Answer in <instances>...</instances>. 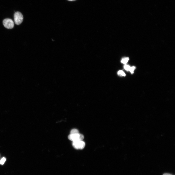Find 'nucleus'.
I'll return each mask as SVG.
<instances>
[{
  "label": "nucleus",
  "instance_id": "9",
  "mask_svg": "<svg viewBox=\"0 0 175 175\" xmlns=\"http://www.w3.org/2000/svg\"><path fill=\"white\" fill-rule=\"evenodd\" d=\"M136 67L134 66L131 67L129 71H130L131 73L132 74L133 73Z\"/></svg>",
  "mask_w": 175,
  "mask_h": 175
},
{
  "label": "nucleus",
  "instance_id": "4",
  "mask_svg": "<svg viewBox=\"0 0 175 175\" xmlns=\"http://www.w3.org/2000/svg\"><path fill=\"white\" fill-rule=\"evenodd\" d=\"M4 26L6 28L12 29L14 26V23L13 21L9 18H6L4 19L3 21Z\"/></svg>",
  "mask_w": 175,
  "mask_h": 175
},
{
  "label": "nucleus",
  "instance_id": "11",
  "mask_svg": "<svg viewBox=\"0 0 175 175\" xmlns=\"http://www.w3.org/2000/svg\"><path fill=\"white\" fill-rule=\"evenodd\" d=\"M163 175H172L171 174H168V173H165Z\"/></svg>",
  "mask_w": 175,
  "mask_h": 175
},
{
  "label": "nucleus",
  "instance_id": "6",
  "mask_svg": "<svg viewBox=\"0 0 175 175\" xmlns=\"http://www.w3.org/2000/svg\"><path fill=\"white\" fill-rule=\"evenodd\" d=\"M119 76H125L126 74L122 70H119L117 72Z\"/></svg>",
  "mask_w": 175,
  "mask_h": 175
},
{
  "label": "nucleus",
  "instance_id": "12",
  "mask_svg": "<svg viewBox=\"0 0 175 175\" xmlns=\"http://www.w3.org/2000/svg\"><path fill=\"white\" fill-rule=\"evenodd\" d=\"M68 0V1H73L75 0Z\"/></svg>",
  "mask_w": 175,
  "mask_h": 175
},
{
  "label": "nucleus",
  "instance_id": "8",
  "mask_svg": "<svg viewBox=\"0 0 175 175\" xmlns=\"http://www.w3.org/2000/svg\"><path fill=\"white\" fill-rule=\"evenodd\" d=\"M130 67L129 65L126 64H125L124 66V69L127 71H129Z\"/></svg>",
  "mask_w": 175,
  "mask_h": 175
},
{
  "label": "nucleus",
  "instance_id": "5",
  "mask_svg": "<svg viewBox=\"0 0 175 175\" xmlns=\"http://www.w3.org/2000/svg\"><path fill=\"white\" fill-rule=\"evenodd\" d=\"M129 60V58L125 57L122 59L121 62L122 63L125 64L127 63Z\"/></svg>",
  "mask_w": 175,
  "mask_h": 175
},
{
  "label": "nucleus",
  "instance_id": "7",
  "mask_svg": "<svg viewBox=\"0 0 175 175\" xmlns=\"http://www.w3.org/2000/svg\"><path fill=\"white\" fill-rule=\"evenodd\" d=\"M79 133L78 130L77 129H72L70 132V134H77Z\"/></svg>",
  "mask_w": 175,
  "mask_h": 175
},
{
  "label": "nucleus",
  "instance_id": "10",
  "mask_svg": "<svg viewBox=\"0 0 175 175\" xmlns=\"http://www.w3.org/2000/svg\"><path fill=\"white\" fill-rule=\"evenodd\" d=\"M6 160V159L4 157L0 161V164L1 165H3Z\"/></svg>",
  "mask_w": 175,
  "mask_h": 175
},
{
  "label": "nucleus",
  "instance_id": "3",
  "mask_svg": "<svg viewBox=\"0 0 175 175\" xmlns=\"http://www.w3.org/2000/svg\"><path fill=\"white\" fill-rule=\"evenodd\" d=\"M72 145L73 147L76 149H82L85 145V142L82 140H79L73 142Z\"/></svg>",
  "mask_w": 175,
  "mask_h": 175
},
{
  "label": "nucleus",
  "instance_id": "2",
  "mask_svg": "<svg viewBox=\"0 0 175 175\" xmlns=\"http://www.w3.org/2000/svg\"><path fill=\"white\" fill-rule=\"evenodd\" d=\"M14 21L17 25L20 24L22 22L23 17L22 14L19 12H16L14 15Z\"/></svg>",
  "mask_w": 175,
  "mask_h": 175
},
{
  "label": "nucleus",
  "instance_id": "1",
  "mask_svg": "<svg viewBox=\"0 0 175 175\" xmlns=\"http://www.w3.org/2000/svg\"><path fill=\"white\" fill-rule=\"evenodd\" d=\"M68 138L72 142L82 140L84 138L83 135L79 133L75 134H70L68 136Z\"/></svg>",
  "mask_w": 175,
  "mask_h": 175
}]
</instances>
